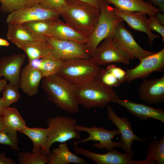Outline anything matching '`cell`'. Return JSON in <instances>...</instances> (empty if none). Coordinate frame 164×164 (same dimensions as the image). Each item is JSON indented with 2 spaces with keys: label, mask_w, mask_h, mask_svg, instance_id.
<instances>
[{
  "label": "cell",
  "mask_w": 164,
  "mask_h": 164,
  "mask_svg": "<svg viewBox=\"0 0 164 164\" xmlns=\"http://www.w3.org/2000/svg\"><path fill=\"white\" fill-rule=\"evenodd\" d=\"M113 34L105 38L94 52L91 59L97 65L118 62L130 64L129 59L114 42Z\"/></svg>",
  "instance_id": "30bf717a"
},
{
  "label": "cell",
  "mask_w": 164,
  "mask_h": 164,
  "mask_svg": "<svg viewBox=\"0 0 164 164\" xmlns=\"http://www.w3.org/2000/svg\"><path fill=\"white\" fill-rule=\"evenodd\" d=\"M114 5L118 10L126 12H141L150 17L160 12L159 9L148 2L143 0H103Z\"/></svg>",
  "instance_id": "7402d4cb"
},
{
  "label": "cell",
  "mask_w": 164,
  "mask_h": 164,
  "mask_svg": "<svg viewBox=\"0 0 164 164\" xmlns=\"http://www.w3.org/2000/svg\"><path fill=\"white\" fill-rule=\"evenodd\" d=\"M101 69L91 58L77 59L64 62L57 74L66 80L79 86L97 78Z\"/></svg>",
  "instance_id": "5b68a950"
},
{
  "label": "cell",
  "mask_w": 164,
  "mask_h": 164,
  "mask_svg": "<svg viewBox=\"0 0 164 164\" xmlns=\"http://www.w3.org/2000/svg\"><path fill=\"white\" fill-rule=\"evenodd\" d=\"M114 103L124 107L132 115L144 121L153 118L164 123V109L155 108L142 103H138L128 100L117 99Z\"/></svg>",
  "instance_id": "ac0fdd59"
},
{
  "label": "cell",
  "mask_w": 164,
  "mask_h": 164,
  "mask_svg": "<svg viewBox=\"0 0 164 164\" xmlns=\"http://www.w3.org/2000/svg\"><path fill=\"white\" fill-rule=\"evenodd\" d=\"M112 12L121 18L132 29L135 31L145 33L148 37V44L152 45L154 40L160 36L153 34L150 29L149 19L145 14L141 12H126L121 11L115 8H112Z\"/></svg>",
  "instance_id": "2e32d148"
},
{
  "label": "cell",
  "mask_w": 164,
  "mask_h": 164,
  "mask_svg": "<svg viewBox=\"0 0 164 164\" xmlns=\"http://www.w3.org/2000/svg\"><path fill=\"white\" fill-rule=\"evenodd\" d=\"M18 90L9 83L6 85L2 91V97L5 107H9L19 100L20 94Z\"/></svg>",
  "instance_id": "d6a6232c"
},
{
  "label": "cell",
  "mask_w": 164,
  "mask_h": 164,
  "mask_svg": "<svg viewBox=\"0 0 164 164\" xmlns=\"http://www.w3.org/2000/svg\"><path fill=\"white\" fill-rule=\"evenodd\" d=\"M134 68H127L126 80L128 83L137 78H144L155 71L164 70V48L142 59Z\"/></svg>",
  "instance_id": "5bb4252c"
},
{
  "label": "cell",
  "mask_w": 164,
  "mask_h": 164,
  "mask_svg": "<svg viewBox=\"0 0 164 164\" xmlns=\"http://www.w3.org/2000/svg\"><path fill=\"white\" fill-rule=\"evenodd\" d=\"M19 164H49L47 155L44 154L41 149L35 152H20L17 154Z\"/></svg>",
  "instance_id": "4dcf8cb0"
},
{
  "label": "cell",
  "mask_w": 164,
  "mask_h": 164,
  "mask_svg": "<svg viewBox=\"0 0 164 164\" xmlns=\"http://www.w3.org/2000/svg\"><path fill=\"white\" fill-rule=\"evenodd\" d=\"M151 164L164 163V135L160 140L151 142L147 150L145 159Z\"/></svg>",
  "instance_id": "83f0119b"
},
{
  "label": "cell",
  "mask_w": 164,
  "mask_h": 164,
  "mask_svg": "<svg viewBox=\"0 0 164 164\" xmlns=\"http://www.w3.org/2000/svg\"><path fill=\"white\" fill-rule=\"evenodd\" d=\"M9 45V43L7 40L0 38V46H8Z\"/></svg>",
  "instance_id": "ee69618b"
},
{
  "label": "cell",
  "mask_w": 164,
  "mask_h": 164,
  "mask_svg": "<svg viewBox=\"0 0 164 164\" xmlns=\"http://www.w3.org/2000/svg\"><path fill=\"white\" fill-rule=\"evenodd\" d=\"M126 76L125 71L111 64L101 69L97 78L104 84L112 88L118 87L125 81Z\"/></svg>",
  "instance_id": "cb8c5ba5"
},
{
  "label": "cell",
  "mask_w": 164,
  "mask_h": 164,
  "mask_svg": "<svg viewBox=\"0 0 164 164\" xmlns=\"http://www.w3.org/2000/svg\"><path fill=\"white\" fill-rule=\"evenodd\" d=\"M113 40L129 59L132 60L137 58L140 61L155 53L141 47L135 41L131 32L126 28L123 22L116 27L113 34Z\"/></svg>",
  "instance_id": "ba28073f"
},
{
  "label": "cell",
  "mask_w": 164,
  "mask_h": 164,
  "mask_svg": "<svg viewBox=\"0 0 164 164\" xmlns=\"http://www.w3.org/2000/svg\"><path fill=\"white\" fill-rule=\"evenodd\" d=\"M26 2V6H29L39 5L43 0H25Z\"/></svg>",
  "instance_id": "ab89813d"
},
{
  "label": "cell",
  "mask_w": 164,
  "mask_h": 164,
  "mask_svg": "<svg viewBox=\"0 0 164 164\" xmlns=\"http://www.w3.org/2000/svg\"><path fill=\"white\" fill-rule=\"evenodd\" d=\"M41 87L48 100L57 107L70 114L78 112L77 86L57 73L43 77Z\"/></svg>",
  "instance_id": "6da1fadb"
},
{
  "label": "cell",
  "mask_w": 164,
  "mask_h": 164,
  "mask_svg": "<svg viewBox=\"0 0 164 164\" xmlns=\"http://www.w3.org/2000/svg\"><path fill=\"white\" fill-rule=\"evenodd\" d=\"M1 77V76H0V78Z\"/></svg>",
  "instance_id": "bcb514c9"
},
{
  "label": "cell",
  "mask_w": 164,
  "mask_h": 164,
  "mask_svg": "<svg viewBox=\"0 0 164 164\" xmlns=\"http://www.w3.org/2000/svg\"><path fill=\"white\" fill-rule=\"evenodd\" d=\"M15 45L25 52L29 64L48 55L51 53V47L47 42V38L17 43Z\"/></svg>",
  "instance_id": "44dd1931"
},
{
  "label": "cell",
  "mask_w": 164,
  "mask_h": 164,
  "mask_svg": "<svg viewBox=\"0 0 164 164\" xmlns=\"http://www.w3.org/2000/svg\"><path fill=\"white\" fill-rule=\"evenodd\" d=\"M73 148L75 154L83 155L96 164H151L145 160L142 161L134 160L131 155L120 152L114 149L106 153L101 154L91 152L77 145H74Z\"/></svg>",
  "instance_id": "4fadbf2b"
},
{
  "label": "cell",
  "mask_w": 164,
  "mask_h": 164,
  "mask_svg": "<svg viewBox=\"0 0 164 164\" xmlns=\"http://www.w3.org/2000/svg\"><path fill=\"white\" fill-rule=\"evenodd\" d=\"M156 19L159 22L164 26V15L163 14L160 13V12L157 13L155 15Z\"/></svg>",
  "instance_id": "60d3db41"
},
{
  "label": "cell",
  "mask_w": 164,
  "mask_h": 164,
  "mask_svg": "<svg viewBox=\"0 0 164 164\" xmlns=\"http://www.w3.org/2000/svg\"><path fill=\"white\" fill-rule=\"evenodd\" d=\"M142 100L150 104L164 103V76L158 78L145 80L138 90Z\"/></svg>",
  "instance_id": "e0dca14e"
},
{
  "label": "cell",
  "mask_w": 164,
  "mask_h": 164,
  "mask_svg": "<svg viewBox=\"0 0 164 164\" xmlns=\"http://www.w3.org/2000/svg\"><path fill=\"white\" fill-rule=\"evenodd\" d=\"M150 3L157 5L160 12H164V0H148Z\"/></svg>",
  "instance_id": "f35d334b"
},
{
  "label": "cell",
  "mask_w": 164,
  "mask_h": 164,
  "mask_svg": "<svg viewBox=\"0 0 164 164\" xmlns=\"http://www.w3.org/2000/svg\"><path fill=\"white\" fill-rule=\"evenodd\" d=\"M61 16L58 12L44 9L39 5L26 6L9 14L7 23L22 24L39 20H53Z\"/></svg>",
  "instance_id": "7c38bea8"
},
{
  "label": "cell",
  "mask_w": 164,
  "mask_h": 164,
  "mask_svg": "<svg viewBox=\"0 0 164 164\" xmlns=\"http://www.w3.org/2000/svg\"><path fill=\"white\" fill-rule=\"evenodd\" d=\"M39 5L44 9L58 12L61 15L67 8L68 2L66 0H43Z\"/></svg>",
  "instance_id": "e575fe53"
},
{
  "label": "cell",
  "mask_w": 164,
  "mask_h": 164,
  "mask_svg": "<svg viewBox=\"0 0 164 164\" xmlns=\"http://www.w3.org/2000/svg\"><path fill=\"white\" fill-rule=\"evenodd\" d=\"M5 125L19 132L27 126L18 110L14 107L5 108L3 115Z\"/></svg>",
  "instance_id": "f1b7e54d"
},
{
  "label": "cell",
  "mask_w": 164,
  "mask_h": 164,
  "mask_svg": "<svg viewBox=\"0 0 164 164\" xmlns=\"http://www.w3.org/2000/svg\"><path fill=\"white\" fill-rule=\"evenodd\" d=\"M68 2L67 8L61 15L66 23L80 34L88 37L98 21L99 9L81 2Z\"/></svg>",
  "instance_id": "7a4b0ae2"
},
{
  "label": "cell",
  "mask_w": 164,
  "mask_h": 164,
  "mask_svg": "<svg viewBox=\"0 0 164 164\" xmlns=\"http://www.w3.org/2000/svg\"><path fill=\"white\" fill-rule=\"evenodd\" d=\"M5 124L3 116L0 117V131L5 127Z\"/></svg>",
  "instance_id": "f6af8a7d"
},
{
  "label": "cell",
  "mask_w": 164,
  "mask_h": 164,
  "mask_svg": "<svg viewBox=\"0 0 164 164\" xmlns=\"http://www.w3.org/2000/svg\"><path fill=\"white\" fill-rule=\"evenodd\" d=\"M46 36L71 41L84 45L87 43L88 40V37L80 34L59 19L55 20Z\"/></svg>",
  "instance_id": "ffe728a7"
},
{
  "label": "cell",
  "mask_w": 164,
  "mask_h": 164,
  "mask_svg": "<svg viewBox=\"0 0 164 164\" xmlns=\"http://www.w3.org/2000/svg\"><path fill=\"white\" fill-rule=\"evenodd\" d=\"M108 119L113 125L116 126L121 134L120 141L122 143V149L125 153L133 157L134 152L131 146L135 140L142 143L145 142L149 138H140L134 132L132 124L128 118L125 116L119 117L115 113L112 107L108 106L106 109Z\"/></svg>",
  "instance_id": "8fae6325"
},
{
  "label": "cell",
  "mask_w": 164,
  "mask_h": 164,
  "mask_svg": "<svg viewBox=\"0 0 164 164\" xmlns=\"http://www.w3.org/2000/svg\"><path fill=\"white\" fill-rule=\"evenodd\" d=\"M77 98L79 105L89 110L103 108L110 102L114 103L119 97L112 87L97 78L77 86Z\"/></svg>",
  "instance_id": "3957f363"
},
{
  "label": "cell",
  "mask_w": 164,
  "mask_h": 164,
  "mask_svg": "<svg viewBox=\"0 0 164 164\" xmlns=\"http://www.w3.org/2000/svg\"><path fill=\"white\" fill-rule=\"evenodd\" d=\"M47 156L49 164H87L85 159L77 155L69 150L66 142L61 143L58 147L50 151Z\"/></svg>",
  "instance_id": "603a6c76"
},
{
  "label": "cell",
  "mask_w": 164,
  "mask_h": 164,
  "mask_svg": "<svg viewBox=\"0 0 164 164\" xmlns=\"http://www.w3.org/2000/svg\"><path fill=\"white\" fill-rule=\"evenodd\" d=\"M0 10L4 14H9L26 6L25 0H0Z\"/></svg>",
  "instance_id": "836d02e7"
},
{
  "label": "cell",
  "mask_w": 164,
  "mask_h": 164,
  "mask_svg": "<svg viewBox=\"0 0 164 164\" xmlns=\"http://www.w3.org/2000/svg\"><path fill=\"white\" fill-rule=\"evenodd\" d=\"M43 77L37 68L29 63L21 70L20 87L28 96L32 97L38 93L40 82Z\"/></svg>",
  "instance_id": "d6986e66"
},
{
  "label": "cell",
  "mask_w": 164,
  "mask_h": 164,
  "mask_svg": "<svg viewBox=\"0 0 164 164\" xmlns=\"http://www.w3.org/2000/svg\"><path fill=\"white\" fill-rule=\"evenodd\" d=\"M149 19V26L151 29L156 31L162 36V39L164 41V27L157 20L155 15L150 17Z\"/></svg>",
  "instance_id": "d590c367"
},
{
  "label": "cell",
  "mask_w": 164,
  "mask_h": 164,
  "mask_svg": "<svg viewBox=\"0 0 164 164\" xmlns=\"http://www.w3.org/2000/svg\"><path fill=\"white\" fill-rule=\"evenodd\" d=\"M19 132L27 136L32 141L33 144L32 152L39 149L41 151L44 149L48 136V128H29L27 126Z\"/></svg>",
  "instance_id": "4316f807"
},
{
  "label": "cell",
  "mask_w": 164,
  "mask_h": 164,
  "mask_svg": "<svg viewBox=\"0 0 164 164\" xmlns=\"http://www.w3.org/2000/svg\"><path fill=\"white\" fill-rule=\"evenodd\" d=\"M77 124L76 119L68 116L56 115L49 118L46 121L48 136L45 147L41 151L42 152L47 155L51 145L55 142L61 143L72 139H79L80 133L75 129Z\"/></svg>",
  "instance_id": "8992f818"
},
{
  "label": "cell",
  "mask_w": 164,
  "mask_h": 164,
  "mask_svg": "<svg viewBox=\"0 0 164 164\" xmlns=\"http://www.w3.org/2000/svg\"><path fill=\"white\" fill-rule=\"evenodd\" d=\"M75 129L78 132H87L89 136L87 138L77 141L73 140V145H77L81 143H86L90 141H98L95 143L93 146L97 149H105L108 151L113 150L114 147H121L122 143L121 141L114 142L112 139L115 135H120L118 129L108 130L100 126L97 127L94 125L92 127H89L81 125H77Z\"/></svg>",
  "instance_id": "52a82bcc"
},
{
  "label": "cell",
  "mask_w": 164,
  "mask_h": 164,
  "mask_svg": "<svg viewBox=\"0 0 164 164\" xmlns=\"http://www.w3.org/2000/svg\"><path fill=\"white\" fill-rule=\"evenodd\" d=\"M32 62L31 64L41 72L43 77L58 73L64 62L60 61L51 53Z\"/></svg>",
  "instance_id": "484cf974"
},
{
  "label": "cell",
  "mask_w": 164,
  "mask_h": 164,
  "mask_svg": "<svg viewBox=\"0 0 164 164\" xmlns=\"http://www.w3.org/2000/svg\"><path fill=\"white\" fill-rule=\"evenodd\" d=\"M68 2L76 1L84 2L88 4L99 9L103 0H66Z\"/></svg>",
  "instance_id": "74e56055"
},
{
  "label": "cell",
  "mask_w": 164,
  "mask_h": 164,
  "mask_svg": "<svg viewBox=\"0 0 164 164\" xmlns=\"http://www.w3.org/2000/svg\"><path fill=\"white\" fill-rule=\"evenodd\" d=\"M15 160L7 157L4 152H0V164H17Z\"/></svg>",
  "instance_id": "8d00e7d4"
},
{
  "label": "cell",
  "mask_w": 164,
  "mask_h": 164,
  "mask_svg": "<svg viewBox=\"0 0 164 164\" xmlns=\"http://www.w3.org/2000/svg\"><path fill=\"white\" fill-rule=\"evenodd\" d=\"M8 24L7 38L14 44L17 43L40 39L36 37L29 30L24 26L22 24Z\"/></svg>",
  "instance_id": "d4e9b609"
},
{
  "label": "cell",
  "mask_w": 164,
  "mask_h": 164,
  "mask_svg": "<svg viewBox=\"0 0 164 164\" xmlns=\"http://www.w3.org/2000/svg\"><path fill=\"white\" fill-rule=\"evenodd\" d=\"M26 58L25 53H17L3 56L0 59V76L18 89L20 88L21 68Z\"/></svg>",
  "instance_id": "9a60e30c"
},
{
  "label": "cell",
  "mask_w": 164,
  "mask_h": 164,
  "mask_svg": "<svg viewBox=\"0 0 164 164\" xmlns=\"http://www.w3.org/2000/svg\"><path fill=\"white\" fill-rule=\"evenodd\" d=\"M112 8L103 0L99 9V19L85 44L90 58L100 43L113 34L117 25L123 21L121 18L112 12Z\"/></svg>",
  "instance_id": "277c9868"
},
{
  "label": "cell",
  "mask_w": 164,
  "mask_h": 164,
  "mask_svg": "<svg viewBox=\"0 0 164 164\" xmlns=\"http://www.w3.org/2000/svg\"><path fill=\"white\" fill-rule=\"evenodd\" d=\"M7 84V80L5 79L0 80V94Z\"/></svg>",
  "instance_id": "7bdbcfd3"
},
{
  "label": "cell",
  "mask_w": 164,
  "mask_h": 164,
  "mask_svg": "<svg viewBox=\"0 0 164 164\" xmlns=\"http://www.w3.org/2000/svg\"><path fill=\"white\" fill-rule=\"evenodd\" d=\"M51 53L63 62L77 59H89L85 45L74 41L47 37Z\"/></svg>",
  "instance_id": "9c48e42d"
},
{
  "label": "cell",
  "mask_w": 164,
  "mask_h": 164,
  "mask_svg": "<svg viewBox=\"0 0 164 164\" xmlns=\"http://www.w3.org/2000/svg\"><path fill=\"white\" fill-rule=\"evenodd\" d=\"M5 107L4 106L2 97H0V117L3 116Z\"/></svg>",
  "instance_id": "b9f144b4"
},
{
  "label": "cell",
  "mask_w": 164,
  "mask_h": 164,
  "mask_svg": "<svg viewBox=\"0 0 164 164\" xmlns=\"http://www.w3.org/2000/svg\"><path fill=\"white\" fill-rule=\"evenodd\" d=\"M56 19L37 20L27 22L22 24L37 39H46L47 38L46 36L47 33L53 25Z\"/></svg>",
  "instance_id": "f546056e"
},
{
  "label": "cell",
  "mask_w": 164,
  "mask_h": 164,
  "mask_svg": "<svg viewBox=\"0 0 164 164\" xmlns=\"http://www.w3.org/2000/svg\"><path fill=\"white\" fill-rule=\"evenodd\" d=\"M17 132L12 128L5 126L0 131V144L8 145L14 150L19 151Z\"/></svg>",
  "instance_id": "1f68e13d"
}]
</instances>
